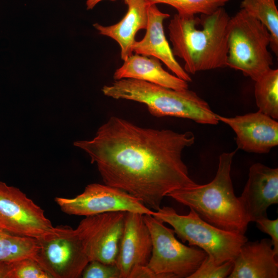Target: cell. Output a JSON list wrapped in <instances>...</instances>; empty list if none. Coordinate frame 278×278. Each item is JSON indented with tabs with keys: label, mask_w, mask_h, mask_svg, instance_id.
Instances as JSON below:
<instances>
[{
	"label": "cell",
	"mask_w": 278,
	"mask_h": 278,
	"mask_svg": "<svg viewBox=\"0 0 278 278\" xmlns=\"http://www.w3.org/2000/svg\"><path fill=\"white\" fill-rule=\"evenodd\" d=\"M195 139L191 131L143 128L111 116L93 139L77 141L74 145L89 154L105 184L157 211L169 193L196 184L182 158Z\"/></svg>",
	"instance_id": "1"
},
{
	"label": "cell",
	"mask_w": 278,
	"mask_h": 278,
	"mask_svg": "<svg viewBox=\"0 0 278 278\" xmlns=\"http://www.w3.org/2000/svg\"><path fill=\"white\" fill-rule=\"evenodd\" d=\"M230 19L220 7L200 18L176 14L170 20L168 29L172 53L183 60L188 74L227 66Z\"/></svg>",
	"instance_id": "2"
},
{
	"label": "cell",
	"mask_w": 278,
	"mask_h": 278,
	"mask_svg": "<svg viewBox=\"0 0 278 278\" xmlns=\"http://www.w3.org/2000/svg\"><path fill=\"white\" fill-rule=\"evenodd\" d=\"M235 152H223L220 155L217 171L211 182L175 190L167 196L192 208L213 225L244 235L249 221L238 197L235 195L231 178Z\"/></svg>",
	"instance_id": "3"
},
{
	"label": "cell",
	"mask_w": 278,
	"mask_h": 278,
	"mask_svg": "<svg viewBox=\"0 0 278 278\" xmlns=\"http://www.w3.org/2000/svg\"><path fill=\"white\" fill-rule=\"evenodd\" d=\"M101 90L105 96L115 99L143 103L157 117H176L204 125L219 122L208 103L188 89L177 90L144 81L122 79L103 86Z\"/></svg>",
	"instance_id": "4"
},
{
	"label": "cell",
	"mask_w": 278,
	"mask_h": 278,
	"mask_svg": "<svg viewBox=\"0 0 278 278\" xmlns=\"http://www.w3.org/2000/svg\"><path fill=\"white\" fill-rule=\"evenodd\" d=\"M227 43V66L241 72L254 81L273 64L268 49V30L242 9L230 19Z\"/></svg>",
	"instance_id": "5"
},
{
	"label": "cell",
	"mask_w": 278,
	"mask_h": 278,
	"mask_svg": "<svg viewBox=\"0 0 278 278\" xmlns=\"http://www.w3.org/2000/svg\"><path fill=\"white\" fill-rule=\"evenodd\" d=\"M152 216L170 224L183 242L202 249L217 265L234 260L241 246L248 241L244 234L225 231L205 221L192 208L182 215L170 206H163Z\"/></svg>",
	"instance_id": "6"
},
{
	"label": "cell",
	"mask_w": 278,
	"mask_h": 278,
	"mask_svg": "<svg viewBox=\"0 0 278 278\" xmlns=\"http://www.w3.org/2000/svg\"><path fill=\"white\" fill-rule=\"evenodd\" d=\"M152 240L151 258L147 268L152 278H189L207 254L202 249L188 247L178 241L173 230L151 215H144Z\"/></svg>",
	"instance_id": "7"
},
{
	"label": "cell",
	"mask_w": 278,
	"mask_h": 278,
	"mask_svg": "<svg viewBox=\"0 0 278 278\" xmlns=\"http://www.w3.org/2000/svg\"><path fill=\"white\" fill-rule=\"evenodd\" d=\"M37 240V262L53 278L81 277L89 260L76 229L58 225Z\"/></svg>",
	"instance_id": "8"
},
{
	"label": "cell",
	"mask_w": 278,
	"mask_h": 278,
	"mask_svg": "<svg viewBox=\"0 0 278 278\" xmlns=\"http://www.w3.org/2000/svg\"><path fill=\"white\" fill-rule=\"evenodd\" d=\"M54 227L44 211L20 189L0 181V228L37 239Z\"/></svg>",
	"instance_id": "9"
},
{
	"label": "cell",
	"mask_w": 278,
	"mask_h": 278,
	"mask_svg": "<svg viewBox=\"0 0 278 278\" xmlns=\"http://www.w3.org/2000/svg\"><path fill=\"white\" fill-rule=\"evenodd\" d=\"M55 201L63 212L71 215L86 217L112 212L152 215L154 212L128 193L105 184H89L74 198L57 197Z\"/></svg>",
	"instance_id": "10"
},
{
	"label": "cell",
	"mask_w": 278,
	"mask_h": 278,
	"mask_svg": "<svg viewBox=\"0 0 278 278\" xmlns=\"http://www.w3.org/2000/svg\"><path fill=\"white\" fill-rule=\"evenodd\" d=\"M126 212L86 216L76 230L90 261L116 264L123 236Z\"/></svg>",
	"instance_id": "11"
},
{
	"label": "cell",
	"mask_w": 278,
	"mask_h": 278,
	"mask_svg": "<svg viewBox=\"0 0 278 278\" xmlns=\"http://www.w3.org/2000/svg\"><path fill=\"white\" fill-rule=\"evenodd\" d=\"M152 250V237L144 215L126 212L116 263L121 278H133L138 270L146 267L151 258Z\"/></svg>",
	"instance_id": "12"
},
{
	"label": "cell",
	"mask_w": 278,
	"mask_h": 278,
	"mask_svg": "<svg viewBox=\"0 0 278 278\" xmlns=\"http://www.w3.org/2000/svg\"><path fill=\"white\" fill-rule=\"evenodd\" d=\"M217 117L234 131L238 149L248 152L266 153L278 145L277 121L259 111L235 117L218 114Z\"/></svg>",
	"instance_id": "13"
},
{
	"label": "cell",
	"mask_w": 278,
	"mask_h": 278,
	"mask_svg": "<svg viewBox=\"0 0 278 278\" xmlns=\"http://www.w3.org/2000/svg\"><path fill=\"white\" fill-rule=\"evenodd\" d=\"M248 176L238 199L249 222H255L267 217L269 206L278 203V168L255 163Z\"/></svg>",
	"instance_id": "14"
},
{
	"label": "cell",
	"mask_w": 278,
	"mask_h": 278,
	"mask_svg": "<svg viewBox=\"0 0 278 278\" xmlns=\"http://www.w3.org/2000/svg\"><path fill=\"white\" fill-rule=\"evenodd\" d=\"M146 33L140 41H136L132 47L135 54L153 57L163 62L180 79L192 81V78L178 62L165 36L163 22L170 17L168 13L161 11L155 4H149Z\"/></svg>",
	"instance_id": "15"
},
{
	"label": "cell",
	"mask_w": 278,
	"mask_h": 278,
	"mask_svg": "<svg viewBox=\"0 0 278 278\" xmlns=\"http://www.w3.org/2000/svg\"><path fill=\"white\" fill-rule=\"evenodd\" d=\"M270 239L244 244L234 260L229 278H277V257Z\"/></svg>",
	"instance_id": "16"
},
{
	"label": "cell",
	"mask_w": 278,
	"mask_h": 278,
	"mask_svg": "<svg viewBox=\"0 0 278 278\" xmlns=\"http://www.w3.org/2000/svg\"><path fill=\"white\" fill-rule=\"evenodd\" d=\"M128 10L118 23L103 26L93 24L99 33L115 40L120 48V57L124 61L133 54L132 47L136 41L137 32L146 29L147 25V10L149 4L146 0H124Z\"/></svg>",
	"instance_id": "17"
},
{
	"label": "cell",
	"mask_w": 278,
	"mask_h": 278,
	"mask_svg": "<svg viewBox=\"0 0 278 278\" xmlns=\"http://www.w3.org/2000/svg\"><path fill=\"white\" fill-rule=\"evenodd\" d=\"M113 79L139 80L177 90L188 89L187 82L165 71L159 59L136 54L124 60L114 72Z\"/></svg>",
	"instance_id": "18"
},
{
	"label": "cell",
	"mask_w": 278,
	"mask_h": 278,
	"mask_svg": "<svg viewBox=\"0 0 278 278\" xmlns=\"http://www.w3.org/2000/svg\"><path fill=\"white\" fill-rule=\"evenodd\" d=\"M254 95L258 111L278 118V70L271 67L256 81Z\"/></svg>",
	"instance_id": "19"
},
{
	"label": "cell",
	"mask_w": 278,
	"mask_h": 278,
	"mask_svg": "<svg viewBox=\"0 0 278 278\" xmlns=\"http://www.w3.org/2000/svg\"><path fill=\"white\" fill-rule=\"evenodd\" d=\"M241 9L259 21L270 35V47L278 54V10L275 0H242Z\"/></svg>",
	"instance_id": "20"
},
{
	"label": "cell",
	"mask_w": 278,
	"mask_h": 278,
	"mask_svg": "<svg viewBox=\"0 0 278 278\" xmlns=\"http://www.w3.org/2000/svg\"><path fill=\"white\" fill-rule=\"evenodd\" d=\"M39 250L37 239L14 235L0 228V260L31 258L37 261Z\"/></svg>",
	"instance_id": "21"
},
{
	"label": "cell",
	"mask_w": 278,
	"mask_h": 278,
	"mask_svg": "<svg viewBox=\"0 0 278 278\" xmlns=\"http://www.w3.org/2000/svg\"><path fill=\"white\" fill-rule=\"evenodd\" d=\"M149 4H165L175 8L181 15L209 14L223 7L229 0H146Z\"/></svg>",
	"instance_id": "22"
},
{
	"label": "cell",
	"mask_w": 278,
	"mask_h": 278,
	"mask_svg": "<svg viewBox=\"0 0 278 278\" xmlns=\"http://www.w3.org/2000/svg\"><path fill=\"white\" fill-rule=\"evenodd\" d=\"M9 278H53L36 260L24 258L13 261Z\"/></svg>",
	"instance_id": "23"
},
{
	"label": "cell",
	"mask_w": 278,
	"mask_h": 278,
	"mask_svg": "<svg viewBox=\"0 0 278 278\" xmlns=\"http://www.w3.org/2000/svg\"><path fill=\"white\" fill-rule=\"evenodd\" d=\"M234 260L217 265L206 255L197 270L189 278H224L231 273Z\"/></svg>",
	"instance_id": "24"
},
{
	"label": "cell",
	"mask_w": 278,
	"mask_h": 278,
	"mask_svg": "<svg viewBox=\"0 0 278 278\" xmlns=\"http://www.w3.org/2000/svg\"><path fill=\"white\" fill-rule=\"evenodd\" d=\"M83 278H121L116 264H105L97 260L90 261L83 269Z\"/></svg>",
	"instance_id": "25"
},
{
	"label": "cell",
	"mask_w": 278,
	"mask_h": 278,
	"mask_svg": "<svg viewBox=\"0 0 278 278\" xmlns=\"http://www.w3.org/2000/svg\"><path fill=\"white\" fill-rule=\"evenodd\" d=\"M257 228L262 232L269 234L271 239L273 250L278 256V219L270 220L268 217L260 218L255 221Z\"/></svg>",
	"instance_id": "26"
},
{
	"label": "cell",
	"mask_w": 278,
	"mask_h": 278,
	"mask_svg": "<svg viewBox=\"0 0 278 278\" xmlns=\"http://www.w3.org/2000/svg\"><path fill=\"white\" fill-rule=\"evenodd\" d=\"M12 262L0 260V278H9Z\"/></svg>",
	"instance_id": "27"
},
{
	"label": "cell",
	"mask_w": 278,
	"mask_h": 278,
	"mask_svg": "<svg viewBox=\"0 0 278 278\" xmlns=\"http://www.w3.org/2000/svg\"><path fill=\"white\" fill-rule=\"evenodd\" d=\"M103 0H86V5L87 10L92 9L98 3ZM114 1L115 0H109Z\"/></svg>",
	"instance_id": "28"
}]
</instances>
